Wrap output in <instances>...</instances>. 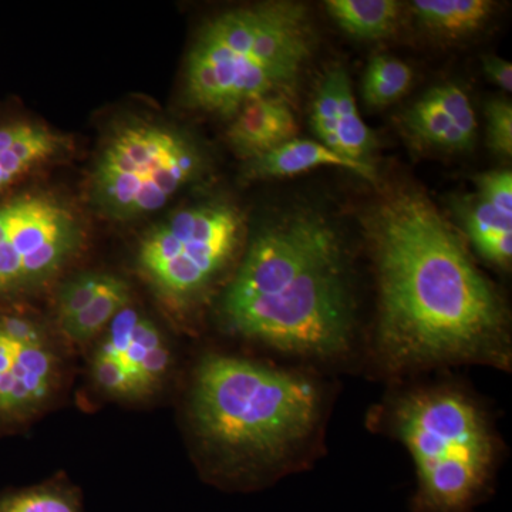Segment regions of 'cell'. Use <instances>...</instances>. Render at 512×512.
<instances>
[{
    "instance_id": "cell-1",
    "label": "cell",
    "mask_w": 512,
    "mask_h": 512,
    "mask_svg": "<svg viewBox=\"0 0 512 512\" xmlns=\"http://www.w3.org/2000/svg\"><path fill=\"white\" fill-rule=\"evenodd\" d=\"M379 292L377 338L394 367L507 360V311L456 229L416 188L367 212Z\"/></svg>"
},
{
    "instance_id": "cell-2",
    "label": "cell",
    "mask_w": 512,
    "mask_h": 512,
    "mask_svg": "<svg viewBox=\"0 0 512 512\" xmlns=\"http://www.w3.org/2000/svg\"><path fill=\"white\" fill-rule=\"evenodd\" d=\"M221 315L231 332L279 352L319 359L345 353L355 303L336 225L298 208L259 229L222 296Z\"/></svg>"
},
{
    "instance_id": "cell-3",
    "label": "cell",
    "mask_w": 512,
    "mask_h": 512,
    "mask_svg": "<svg viewBox=\"0 0 512 512\" xmlns=\"http://www.w3.org/2000/svg\"><path fill=\"white\" fill-rule=\"evenodd\" d=\"M320 396L311 380L229 356L204 359L191 417L198 437L237 473L274 470L316 429Z\"/></svg>"
},
{
    "instance_id": "cell-4",
    "label": "cell",
    "mask_w": 512,
    "mask_h": 512,
    "mask_svg": "<svg viewBox=\"0 0 512 512\" xmlns=\"http://www.w3.org/2000/svg\"><path fill=\"white\" fill-rule=\"evenodd\" d=\"M311 16L298 2L241 6L211 19L185 64V97L195 109L234 117L249 101H291L313 52Z\"/></svg>"
},
{
    "instance_id": "cell-5",
    "label": "cell",
    "mask_w": 512,
    "mask_h": 512,
    "mask_svg": "<svg viewBox=\"0 0 512 512\" xmlns=\"http://www.w3.org/2000/svg\"><path fill=\"white\" fill-rule=\"evenodd\" d=\"M394 429L416 464L413 512H470L494 468V439L483 412L464 394L424 390L404 397Z\"/></svg>"
},
{
    "instance_id": "cell-6",
    "label": "cell",
    "mask_w": 512,
    "mask_h": 512,
    "mask_svg": "<svg viewBox=\"0 0 512 512\" xmlns=\"http://www.w3.org/2000/svg\"><path fill=\"white\" fill-rule=\"evenodd\" d=\"M190 138L173 127L131 121L107 138L90 180V200L104 217L130 221L168 204L200 173Z\"/></svg>"
},
{
    "instance_id": "cell-7",
    "label": "cell",
    "mask_w": 512,
    "mask_h": 512,
    "mask_svg": "<svg viewBox=\"0 0 512 512\" xmlns=\"http://www.w3.org/2000/svg\"><path fill=\"white\" fill-rule=\"evenodd\" d=\"M242 237L244 217L235 205L198 202L148 232L138 249V266L171 308H190L231 264Z\"/></svg>"
},
{
    "instance_id": "cell-8",
    "label": "cell",
    "mask_w": 512,
    "mask_h": 512,
    "mask_svg": "<svg viewBox=\"0 0 512 512\" xmlns=\"http://www.w3.org/2000/svg\"><path fill=\"white\" fill-rule=\"evenodd\" d=\"M8 232L0 242V293L37 288L55 278L83 244V227L50 195L6 204Z\"/></svg>"
},
{
    "instance_id": "cell-9",
    "label": "cell",
    "mask_w": 512,
    "mask_h": 512,
    "mask_svg": "<svg viewBox=\"0 0 512 512\" xmlns=\"http://www.w3.org/2000/svg\"><path fill=\"white\" fill-rule=\"evenodd\" d=\"M57 359L47 342L22 343L0 326V416L26 417L49 400Z\"/></svg>"
},
{
    "instance_id": "cell-10",
    "label": "cell",
    "mask_w": 512,
    "mask_h": 512,
    "mask_svg": "<svg viewBox=\"0 0 512 512\" xmlns=\"http://www.w3.org/2000/svg\"><path fill=\"white\" fill-rule=\"evenodd\" d=\"M100 346L127 370L136 383L141 399L150 396L163 383L170 369V350L157 326L127 306L113 319Z\"/></svg>"
},
{
    "instance_id": "cell-11",
    "label": "cell",
    "mask_w": 512,
    "mask_h": 512,
    "mask_svg": "<svg viewBox=\"0 0 512 512\" xmlns=\"http://www.w3.org/2000/svg\"><path fill=\"white\" fill-rule=\"evenodd\" d=\"M298 123L291 101L282 97H262L249 101L234 116L228 130L232 148L255 160L296 138Z\"/></svg>"
},
{
    "instance_id": "cell-12",
    "label": "cell",
    "mask_w": 512,
    "mask_h": 512,
    "mask_svg": "<svg viewBox=\"0 0 512 512\" xmlns=\"http://www.w3.org/2000/svg\"><path fill=\"white\" fill-rule=\"evenodd\" d=\"M319 167H338L352 171L375 181L376 171L373 165L360 164L340 156L316 140H293L282 144L271 153L255 158L248 163V174L252 178H284L308 173Z\"/></svg>"
},
{
    "instance_id": "cell-13",
    "label": "cell",
    "mask_w": 512,
    "mask_h": 512,
    "mask_svg": "<svg viewBox=\"0 0 512 512\" xmlns=\"http://www.w3.org/2000/svg\"><path fill=\"white\" fill-rule=\"evenodd\" d=\"M461 220L477 251L491 264L507 268L512 256V217L483 198L467 200L460 207Z\"/></svg>"
},
{
    "instance_id": "cell-14",
    "label": "cell",
    "mask_w": 512,
    "mask_h": 512,
    "mask_svg": "<svg viewBox=\"0 0 512 512\" xmlns=\"http://www.w3.org/2000/svg\"><path fill=\"white\" fill-rule=\"evenodd\" d=\"M414 18L430 32L443 36H466L483 28L494 10L490 0H416Z\"/></svg>"
},
{
    "instance_id": "cell-15",
    "label": "cell",
    "mask_w": 512,
    "mask_h": 512,
    "mask_svg": "<svg viewBox=\"0 0 512 512\" xmlns=\"http://www.w3.org/2000/svg\"><path fill=\"white\" fill-rule=\"evenodd\" d=\"M396 0H328L326 10L343 32L363 40L392 35L400 18Z\"/></svg>"
},
{
    "instance_id": "cell-16",
    "label": "cell",
    "mask_w": 512,
    "mask_h": 512,
    "mask_svg": "<svg viewBox=\"0 0 512 512\" xmlns=\"http://www.w3.org/2000/svg\"><path fill=\"white\" fill-rule=\"evenodd\" d=\"M336 124L343 156L356 163L372 165L370 156L375 151L376 138L360 117L345 67H336Z\"/></svg>"
},
{
    "instance_id": "cell-17",
    "label": "cell",
    "mask_w": 512,
    "mask_h": 512,
    "mask_svg": "<svg viewBox=\"0 0 512 512\" xmlns=\"http://www.w3.org/2000/svg\"><path fill=\"white\" fill-rule=\"evenodd\" d=\"M130 302L127 285L116 276H110L103 291L89 306L74 318L62 323L64 335L77 343H86L106 332L110 323Z\"/></svg>"
},
{
    "instance_id": "cell-18",
    "label": "cell",
    "mask_w": 512,
    "mask_h": 512,
    "mask_svg": "<svg viewBox=\"0 0 512 512\" xmlns=\"http://www.w3.org/2000/svg\"><path fill=\"white\" fill-rule=\"evenodd\" d=\"M412 80L409 64L392 56H375L367 64L363 77V100L369 107L382 109L402 99Z\"/></svg>"
},
{
    "instance_id": "cell-19",
    "label": "cell",
    "mask_w": 512,
    "mask_h": 512,
    "mask_svg": "<svg viewBox=\"0 0 512 512\" xmlns=\"http://www.w3.org/2000/svg\"><path fill=\"white\" fill-rule=\"evenodd\" d=\"M404 121L414 136L430 146L450 151L470 150L473 147V143L463 136L453 121L427 97H421L414 104Z\"/></svg>"
},
{
    "instance_id": "cell-20",
    "label": "cell",
    "mask_w": 512,
    "mask_h": 512,
    "mask_svg": "<svg viewBox=\"0 0 512 512\" xmlns=\"http://www.w3.org/2000/svg\"><path fill=\"white\" fill-rule=\"evenodd\" d=\"M0 512H83L79 495L62 484L42 485L0 498Z\"/></svg>"
},
{
    "instance_id": "cell-21",
    "label": "cell",
    "mask_w": 512,
    "mask_h": 512,
    "mask_svg": "<svg viewBox=\"0 0 512 512\" xmlns=\"http://www.w3.org/2000/svg\"><path fill=\"white\" fill-rule=\"evenodd\" d=\"M311 123L319 143L343 156L336 124V67L320 80L313 99Z\"/></svg>"
},
{
    "instance_id": "cell-22",
    "label": "cell",
    "mask_w": 512,
    "mask_h": 512,
    "mask_svg": "<svg viewBox=\"0 0 512 512\" xmlns=\"http://www.w3.org/2000/svg\"><path fill=\"white\" fill-rule=\"evenodd\" d=\"M431 103L453 121L454 126L474 144L477 134V119L468 96L456 84H443L424 94Z\"/></svg>"
},
{
    "instance_id": "cell-23",
    "label": "cell",
    "mask_w": 512,
    "mask_h": 512,
    "mask_svg": "<svg viewBox=\"0 0 512 512\" xmlns=\"http://www.w3.org/2000/svg\"><path fill=\"white\" fill-rule=\"evenodd\" d=\"M110 276L87 272V274L76 276L72 281L64 284L60 289L59 299H57V315H59L60 325L74 318L77 313L89 306L94 298L103 291Z\"/></svg>"
},
{
    "instance_id": "cell-24",
    "label": "cell",
    "mask_w": 512,
    "mask_h": 512,
    "mask_svg": "<svg viewBox=\"0 0 512 512\" xmlns=\"http://www.w3.org/2000/svg\"><path fill=\"white\" fill-rule=\"evenodd\" d=\"M93 377L97 386L104 393L123 400H140L136 383L133 382L127 370L121 365L116 356L109 350L97 348L93 357Z\"/></svg>"
},
{
    "instance_id": "cell-25",
    "label": "cell",
    "mask_w": 512,
    "mask_h": 512,
    "mask_svg": "<svg viewBox=\"0 0 512 512\" xmlns=\"http://www.w3.org/2000/svg\"><path fill=\"white\" fill-rule=\"evenodd\" d=\"M488 143L497 156H512V106L507 100H493L485 109Z\"/></svg>"
},
{
    "instance_id": "cell-26",
    "label": "cell",
    "mask_w": 512,
    "mask_h": 512,
    "mask_svg": "<svg viewBox=\"0 0 512 512\" xmlns=\"http://www.w3.org/2000/svg\"><path fill=\"white\" fill-rule=\"evenodd\" d=\"M478 197L512 217L511 170L491 171L477 178Z\"/></svg>"
},
{
    "instance_id": "cell-27",
    "label": "cell",
    "mask_w": 512,
    "mask_h": 512,
    "mask_svg": "<svg viewBox=\"0 0 512 512\" xmlns=\"http://www.w3.org/2000/svg\"><path fill=\"white\" fill-rule=\"evenodd\" d=\"M483 70L485 76L494 84L511 93L512 90V64L501 57L488 55L483 57Z\"/></svg>"
}]
</instances>
